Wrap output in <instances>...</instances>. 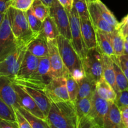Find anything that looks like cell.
Instances as JSON below:
<instances>
[{
    "mask_svg": "<svg viewBox=\"0 0 128 128\" xmlns=\"http://www.w3.org/2000/svg\"><path fill=\"white\" fill-rule=\"evenodd\" d=\"M46 121L50 128H77L75 103L70 100L51 101Z\"/></svg>",
    "mask_w": 128,
    "mask_h": 128,
    "instance_id": "1",
    "label": "cell"
},
{
    "mask_svg": "<svg viewBox=\"0 0 128 128\" xmlns=\"http://www.w3.org/2000/svg\"><path fill=\"white\" fill-rule=\"evenodd\" d=\"M56 42L65 69L78 81L85 76L81 58L70 40L59 35L56 38Z\"/></svg>",
    "mask_w": 128,
    "mask_h": 128,
    "instance_id": "2",
    "label": "cell"
},
{
    "mask_svg": "<svg viewBox=\"0 0 128 128\" xmlns=\"http://www.w3.org/2000/svg\"><path fill=\"white\" fill-rule=\"evenodd\" d=\"M10 25L14 36L20 44H28L38 35L33 32L29 26L26 12L10 7L8 10Z\"/></svg>",
    "mask_w": 128,
    "mask_h": 128,
    "instance_id": "3",
    "label": "cell"
},
{
    "mask_svg": "<svg viewBox=\"0 0 128 128\" xmlns=\"http://www.w3.org/2000/svg\"><path fill=\"white\" fill-rule=\"evenodd\" d=\"M53 79L51 74V68L49 57L45 56L40 58L37 68L27 78L16 79L13 82L21 86H30L43 90L45 86Z\"/></svg>",
    "mask_w": 128,
    "mask_h": 128,
    "instance_id": "4",
    "label": "cell"
},
{
    "mask_svg": "<svg viewBox=\"0 0 128 128\" xmlns=\"http://www.w3.org/2000/svg\"><path fill=\"white\" fill-rule=\"evenodd\" d=\"M82 60L87 77L95 82H97L102 78V52L97 46L87 50L85 56Z\"/></svg>",
    "mask_w": 128,
    "mask_h": 128,
    "instance_id": "5",
    "label": "cell"
},
{
    "mask_svg": "<svg viewBox=\"0 0 128 128\" xmlns=\"http://www.w3.org/2000/svg\"><path fill=\"white\" fill-rule=\"evenodd\" d=\"M27 45L28 44L19 45L12 53L0 61V76H6L11 80L16 78L25 57Z\"/></svg>",
    "mask_w": 128,
    "mask_h": 128,
    "instance_id": "6",
    "label": "cell"
},
{
    "mask_svg": "<svg viewBox=\"0 0 128 128\" xmlns=\"http://www.w3.org/2000/svg\"><path fill=\"white\" fill-rule=\"evenodd\" d=\"M19 45L11 30L7 10L0 26V61L12 53Z\"/></svg>",
    "mask_w": 128,
    "mask_h": 128,
    "instance_id": "7",
    "label": "cell"
},
{
    "mask_svg": "<svg viewBox=\"0 0 128 128\" xmlns=\"http://www.w3.org/2000/svg\"><path fill=\"white\" fill-rule=\"evenodd\" d=\"M50 16L53 20L60 35L71 41L69 14L57 0H53L50 6Z\"/></svg>",
    "mask_w": 128,
    "mask_h": 128,
    "instance_id": "8",
    "label": "cell"
},
{
    "mask_svg": "<svg viewBox=\"0 0 128 128\" xmlns=\"http://www.w3.org/2000/svg\"><path fill=\"white\" fill-rule=\"evenodd\" d=\"M69 14L70 18L72 44L78 54L82 60L87 51V49L85 46L82 35L80 18L74 6H72V8Z\"/></svg>",
    "mask_w": 128,
    "mask_h": 128,
    "instance_id": "9",
    "label": "cell"
},
{
    "mask_svg": "<svg viewBox=\"0 0 128 128\" xmlns=\"http://www.w3.org/2000/svg\"><path fill=\"white\" fill-rule=\"evenodd\" d=\"M43 91L50 101L70 100L65 76L51 79Z\"/></svg>",
    "mask_w": 128,
    "mask_h": 128,
    "instance_id": "10",
    "label": "cell"
},
{
    "mask_svg": "<svg viewBox=\"0 0 128 128\" xmlns=\"http://www.w3.org/2000/svg\"><path fill=\"white\" fill-rule=\"evenodd\" d=\"M51 74L53 78L65 76L69 72L65 69L58 48L56 38L47 41Z\"/></svg>",
    "mask_w": 128,
    "mask_h": 128,
    "instance_id": "11",
    "label": "cell"
},
{
    "mask_svg": "<svg viewBox=\"0 0 128 128\" xmlns=\"http://www.w3.org/2000/svg\"><path fill=\"white\" fill-rule=\"evenodd\" d=\"M91 110L89 116L96 125L97 128H104V118L107 112L109 101L100 98L96 91L92 97Z\"/></svg>",
    "mask_w": 128,
    "mask_h": 128,
    "instance_id": "12",
    "label": "cell"
},
{
    "mask_svg": "<svg viewBox=\"0 0 128 128\" xmlns=\"http://www.w3.org/2000/svg\"><path fill=\"white\" fill-rule=\"evenodd\" d=\"M0 99L13 108L20 107L12 80L6 76H0Z\"/></svg>",
    "mask_w": 128,
    "mask_h": 128,
    "instance_id": "13",
    "label": "cell"
},
{
    "mask_svg": "<svg viewBox=\"0 0 128 128\" xmlns=\"http://www.w3.org/2000/svg\"><path fill=\"white\" fill-rule=\"evenodd\" d=\"M13 87L16 94H17L19 104H20V106L25 108L27 111H30V112L33 114L34 115L36 116L37 117L46 120V118H45V115L43 114L40 109L38 107L36 104L35 103V101L22 88V87L20 85L15 84L14 82Z\"/></svg>",
    "mask_w": 128,
    "mask_h": 128,
    "instance_id": "14",
    "label": "cell"
},
{
    "mask_svg": "<svg viewBox=\"0 0 128 128\" xmlns=\"http://www.w3.org/2000/svg\"><path fill=\"white\" fill-rule=\"evenodd\" d=\"M87 2L88 10H89V18L95 30H101L108 33H110L116 30L115 28L109 24L104 20L95 3V0L94 1L87 0Z\"/></svg>",
    "mask_w": 128,
    "mask_h": 128,
    "instance_id": "15",
    "label": "cell"
},
{
    "mask_svg": "<svg viewBox=\"0 0 128 128\" xmlns=\"http://www.w3.org/2000/svg\"><path fill=\"white\" fill-rule=\"evenodd\" d=\"M21 86L32 98L38 107L40 109L43 114L45 115V118H46L51 106V101L47 97L43 90L30 87V86Z\"/></svg>",
    "mask_w": 128,
    "mask_h": 128,
    "instance_id": "16",
    "label": "cell"
},
{
    "mask_svg": "<svg viewBox=\"0 0 128 128\" xmlns=\"http://www.w3.org/2000/svg\"><path fill=\"white\" fill-rule=\"evenodd\" d=\"M80 18V29L83 40L87 49L94 48L97 46L95 30L89 17Z\"/></svg>",
    "mask_w": 128,
    "mask_h": 128,
    "instance_id": "17",
    "label": "cell"
},
{
    "mask_svg": "<svg viewBox=\"0 0 128 128\" xmlns=\"http://www.w3.org/2000/svg\"><path fill=\"white\" fill-rule=\"evenodd\" d=\"M104 128H123L122 114L114 101H109V108L104 121Z\"/></svg>",
    "mask_w": 128,
    "mask_h": 128,
    "instance_id": "18",
    "label": "cell"
},
{
    "mask_svg": "<svg viewBox=\"0 0 128 128\" xmlns=\"http://www.w3.org/2000/svg\"><path fill=\"white\" fill-rule=\"evenodd\" d=\"M39 61H40V58L34 56L28 50H26L25 57L20 66V70L18 72L16 78L13 80L24 79L30 76L37 68Z\"/></svg>",
    "mask_w": 128,
    "mask_h": 128,
    "instance_id": "19",
    "label": "cell"
},
{
    "mask_svg": "<svg viewBox=\"0 0 128 128\" xmlns=\"http://www.w3.org/2000/svg\"><path fill=\"white\" fill-rule=\"evenodd\" d=\"M102 78L111 86L113 90L116 92L117 96L119 95L120 91L118 89L115 81V75L113 67L112 61L110 56L102 53Z\"/></svg>",
    "mask_w": 128,
    "mask_h": 128,
    "instance_id": "20",
    "label": "cell"
},
{
    "mask_svg": "<svg viewBox=\"0 0 128 128\" xmlns=\"http://www.w3.org/2000/svg\"><path fill=\"white\" fill-rule=\"evenodd\" d=\"M27 50L38 58L48 56L47 41L40 34L29 42L27 45Z\"/></svg>",
    "mask_w": 128,
    "mask_h": 128,
    "instance_id": "21",
    "label": "cell"
},
{
    "mask_svg": "<svg viewBox=\"0 0 128 128\" xmlns=\"http://www.w3.org/2000/svg\"><path fill=\"white\" fill-rule=\"evenodd\" d=\"M95 33L97 44L100 52L109 56L114 55L110 33L104 32L99 30H95Z\"/></svg>",
    "mask_w": 128,
    "mask_h": 128,
    "instance_id": "22",
    "label": "cell"
},
{
    "mask_svg": "<svg viewBox=\"0 0 128 128\" xmlns=\"http://www.w3.org/2000/svg\"><path fill=\"white\" fill-rule=\"evenodd\" d=\"M115 75V81L119 91L128 90V80L120 66L119 56H110Z\"/></svg>",
    "mask_w": 128,
    "mask_h": 128,
    "instance_id": "23",
    "label": "cell"
},
{
    "mask_svg": "<svg viewBox=\"0 0 128 128\" xmlns=\"http://www.w3.org/2000/svg\"><path fill=\"white\" fill-rule=\"evenodd\" d=\"M78 83L79 90L77 100L83 98H92L96 91L97 82L85 76L78 81Z\"/></svg>",
    "mask_w": 128,
    "mask_h": 128,
    "instance_id": "24",
    "label": "cell"
},
{
    "mask_svg": "<svg viewBox=\"0 0 128 128\" xmlns=\"http://www.w3.org/2000/svg\"><path fill=\"white\" fill-rule=\"evenodd\" d=\"M40 35L43 36L46 41L56 39L60 35L57 27L50 15L42 22Z\"/></svg>",
    "mask_w": 128,
    "mask_h": 128,
    "instance_id": "25",
    "label": "cell"
},
{
    "mask_svg": "<svg viewBox=\"0 0 128 128\" xmlns=\"http://www.w3.org/2000/svg\"><path fill=\"white\" fill-rule=\"evenodd\" d=\"M95 91L100 98L108 101H115L117 98L116 92L103 78L97 82Z\"/></svg>",
    "mask_w": 128,
    "mask_h": 128,
    "instance_id": "26",
    "label": "cell"
},
{
    "mask_svg": "<svg viewBox=\"0 0 128 128\" xmlns=\"http://www.w3.org/2000/svg\"><path fill=\"white\" fill-rule=\"evenodd\" d=\"M112 46L114 50V55L120 56L124 54L125 38L118 30H115L110 33Z\"/></svg>",
    "mask_w": 128,
    "mask_h": 128,
    "instance_id": "27",
    "label": "cell"
},
{
    "mask_svg": "<svg viewBox=\"0 0 128 128\" xmlns=\"http://www.w3.org/2000/svg\"><path fill=\"white\" fill-rule=\"evenodd\" d=\"M92 98H83L78 99L75 101V111H76L77 122L80 119L89 115L92 106Z\"/></svg>",
    "mask_w": 128,
    "mask_h": 128,
    "instance_id": "28",
    "label": "cell"
},
{
    "mask_svg": "<svg viewBox=\"0 0 128 128\" xmlns=\"http://www.w3.org/2000/svg\"><path fill=\"white\" fill-rule=\"evenodd\" d=\"M18 109L23 114L31 128H50L45 120L37 117L21 106L19 107Z\"/></svg>",
    "mask_w": 128,
    "mask_h": 128,
    "instance_id": "29",
    "label": "cell"
},
{
    "mask_svg": "<svg viewBox=\"0 0 128 128\" xmlns=\"http://www.w3.org/2000/svg\"><path fill=\"white\" fill-rule=\"evenodd\" d=\"M95 2L96 3L97 6L99 10V11H100V14H101L102 16L104 18V20L106 22H107L109 24L111 25L112 26L115 28L117 30L118 28V26H119V22L116 20V18L114 16V14L112 13L111 11L100 0H95Z\"/></svg>",
    "mask_w": 128,
    "mask_h": 128,
    "instance_id": "30",
    "label": "cell"
},
{
    "mask_svg": "<svg viewBox=\"0 0 128 128\" xmlns=\"http://www.w3.org/2000/svg\"><path fill=\"white\" fill-rule=\"evenodd\" d=\"M67 81V88L68 93H69V99L71 101L75 102L77 98L78 93H79V86L78 81L69 74L67 72L65 75Z\"/></svg>",
    "mask_w": 128,
    "mask_h": 128,
    "instance_id": "31",
    "label": "cell"
},
{
    "mask_svg": "<svg viewBox=\"0 0 128 128\" xmlns=\"http://www.w3.org/2000/svg\"><path fill=\"white\" fill-rule=\"evenodd\" d=\"M31 10L34 14L42 22L50 15V8L43 3L40 0H34Z\"/></svg>",
    "mask_w": 128,
    "mask_h": 128,
    "instance_id": "32",
    "label": "cell"
},
{
    "mask_svg": "<svg viewBox=\"0 0 128 128\" xmlns=\"http://www.w3.org/2000/svg\"><path fill=\"white\" fill-rule=\"evenodd\" d=\"M26 18L30 29L35 34L39 35L41 31L42 21H40L33 12L31 8L26 11Z\"/></svg>",
    "mask_w": 128,
    "mask_h": 128,
    "instance_id": "33",
    "label": "cell"
},
{
    "mask_svg": "<svg viewBox=\"0 0 128 128\" xmlns=\"http://www.w3.org/2000/svg\"><path fill=\"white\" fill-rule=\"evenodd\" d=\"M0 118L6 119L16 123V117H15L13 108L9 106L1 99H0Z\"/></svg>",
    "mask_w": 128,
    "mask_h": 128,
    "instance_id": "34",
    "label": "cell"
},
{
    "mask_svg": "<svg viewBox=\"0 0 128 128\" xmlns=\"http://www.w3.org/2000/svg\"><path fill=\"white\" fill-rule=\"evenodd\" d=\"M73 6L76 10L79 17H89L87 0H74Z\"/></svg>",
    "mask_w": 128,
    "mask_h": 128,
    "instance_id": "35",
    "label": "cell"
},
{
    "mask_svg": "<svg viewBox=\"0 0 128 128\" xmlns=\"http://www.w3.org/2000/svg\"><path fill=\"white\" fill-rule=\"evenodd\" d=\"M34 0H10V7L26 12L31 8Z\"/></svg>",
    "mask_w": 128,
    "mask_h": 128,
    "instance_id": "36",
    "label": "cell"
},
{
    "mask_svg": "<svg viewBox=\"0 0 128 128\" xmlns=\"http://www.w3.org/2000/svg\"><path fill=\"white\" fill-rule=\"evenodd\" d=\"M13 110L15 111V117H16V122L18 128H31L26 119L25 118L23 114L19 111L18 109L14 108Z\"/></svg>",
    "mask_w": 128,
    "mask_h": 128,
    "instance_id": "37",
    "label": "cell"
},
{
    "mask_svg": "<svg viewBox=\"0 0 128 128\" xmlns=\"http://www.w3.org/2000/svg\"><path fill=\"white\" fill-rule=\"evenodd\" d=\"M114 102L119 108L128 106V90L120 91Z\"/></svg>",
    "mask_w": 128,
    "mask_h": 128,
    "instance_id": "38",
    "label": "cell"
},
{
    "mask_svg": "<svg viewBox=\"0 0 128 128\" xmlns=\"http://www.w3.org/2000/svg\"><path fill=\"white\" fill-rule=\"evenodd\" d=\"M117 30H119L124 38L128 35V14L122 19L121 22H119Z\"/></svg>",
    "mask_w": 128,
    "mask_h": 128,
    "instance_id": "39",
    "label": "cell"
},
{
    "mask_svg": "<svg viewBox=\"0 0 128 128\" xmlns=\"http://www.w3.org/2000/svg\"><path fill=\"white\" fill-rule=\"evenodd\" d=\"M0 128H18V126L16 122L0 118Z\"/></svg>",
    "mask_w": 128,
    "mask_h": 128,
    "instance_id": "40",
    "label": "cell"
},
{
    "mask_svg": "<svg viewBox=\"0 0 128 128\" xmlns=\"http://www.w3.org/2000/svg\"><path fill=\"white\" fill-rule=\"evenodd\" d=\"M57 1L68 12L71 11L73 6L74 0H57Z\"/></svg>",
    "mask_w": 128,
    "mask_h": 128,
    "instance_id": "41",
    "label": "cell"
},
{
    "mask_svg": "<svg viewBox=\"0 0 128 128\" xmlns=\"http://www.w3.org/2000/svg\"><path fill=\"white\" fill-rule=\"evenodd\" d=\"M10 0H0V13H5L10 8Z\"/></svg>",
    "mask_w": 128,
    "mask_h": 128,
    "instance_id": "42",
    "label": "cell"
},
{
    "mask_svg": "<svg viewBox=\"0 0 128 128\" xmlns=\"http://www.w3.org/2000/svg\"><path fill=\"white\" fill-rule=\"evenodd\" d=\"M120 64L125 66L128 69V55L123 54L122 56H119Z\"/></svg>",
    "mask_w": 128,
    "mask_h": 128,
    "instance_id": "43",
    "label": "cell"
},
{
    "mask_svg": "<svg viewBox=\"0 0 128 128\" xmlns=\"http://www.w3.org/2000/svg\"><path fill=\"white\" fill-rule=\"evenodd\" d=\"M40 1H41L43 3L45 4V5H46L48 7L50 8V6L51 5V4H52L53 0H40Z\"/></svg>",
    "mask_w": 128,
    "mask_h": 128,
    "instance_id": "44",
    "label": "cell"
},
{
    "mask_svg": "<svg viewBox=\"0 0 128 128\" xmlns=\"http://www.w3.org/2000/svg\"><path fill=\"white\" fill-rule=\"evenodd\" d=\"M124 54L128 55V42L125 41L124 48Z\"/></svg>",
    "mask_w": 128,
    "mask_h": 128,
    "instance_id": "45",
    "label": "cell"
},
{
    "mask_svg": "<svg viewBox=\"0 0 128 128\" xmlns=\"http://www.w3.org/2000/svg\"><path fill=\"white\" fill-rule=\"evenodd\" d=\"M120 66H121L122 69L123 71H124V74H125V76H126L127 79V80H128V69L127 68H125L124 66H123L122 64H120Z\"/></svg>",
    "mask_w": 128,
    "mask_h": 128,
    "instance_id": "46",
    "label": "cell"
},
{
    "mask_svg": "<svg viewBox=\"0 0 128 128\" xmlns=\"http://www.w3.org/2000/svg\"><path fill=\"white\" fill-rule=\"evenodd\" d=\"M120 111L123 112H127L128 113V106H122L119 108Z\"/></svg>",
    "mask_w": 128,
    "mask_h": 128,
    "instance_id": "47",
    "label": "cell"
},
{
    "mask_svg": "<svg viewBox=\"0 0 128 128\" xmlns=\"http://www.w3.org/2000/svg\"><path fill=\"white\" fill-rule=\"evenodd\" d=\"M4 16H5V13H0V26H1V22H2L3 20Z\"/></svg>",
    "mask_w": 128,
    "mask_h": 128,
    "instance_id": "48",
    "label": "cell"
},
{
    "mask_svg": "<svg viewBox=\"0 0 128 128\" xmlns=\"http://www.w3.org/2000/svg\"><path fill=\"white\" fill-rule=\"evenodd\" d=\"M123 125H124V128H128V120H127V121H124V122H123Z\"/></svg>",
    "mask_w": 128,
    "mask_h": 128,
    "instance_id": "49",
    "label": "cell"
},
{
    "mask_svg": "<svg viewBox=\"0 0 128 128\" xmlns=\"http://www.w3.org/2000/svg\"><path fill=\"white\" fill-rule=\"evenodd\" d=\"M125 41H127V42H128V35H127V36H125Z\"/></svg>",
    "mask_w": 128,
    "mask_h": 128,
    "instance_id": "50",
    "label": "cell"
},
{
    "mask_svg": "<svg viewBox=\"0 0 128 128\" xmlns=\"http://www.w3.org/2000/svg\"><path fill=\"white\" fill-rule=\"evenodd\" d=\"M90 1H94V0H90Z\"/></svg>",
    "mask_w": 128,
    "mask_h": 128,
    "instance_id": "51",
    "label": "cell"
}]
</instances>
